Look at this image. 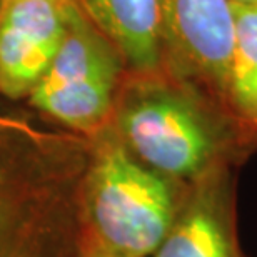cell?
I'll list each match as a JSON object with an SVG mask.
<instances>
[{
  "mask_svg": "<svg viewBox=\"0 0 257 257\" xmlns=\"http://www.w3.org/2000/svg\"><path fill=\"white\" fill-rule=\"evenodd\" d=\"M112 120L134 157L171 177H202L212 171L235 128L244 127L227 107L166 69L132 74Z\"/></svg>",
  "mask_w": 257,
  "mask_h": 257,
  "instance_id": "1",
  "label": "cell"
},
{
  "mask_svg": "<svg viewBox=\"0 0 257 257\" xmlns=\"http://www.w3.org/2000/svg\"><path fill=\"white\" fill-rule=\"evenodd\" d=\"M125 69L115 45L77 7L59 52L30 92V102L67 127L100 132L114 119Z\"/></svg>",
  "mask_w": 257,
  "mask_h": 257,
  "instance_id": "2",
  "label": "cell"
},
{
  "mask_svg": "<svg viewBox=\"0 0 257 257\" xmlns=\"http://www.w3.org/2000/svg\"><path fill=\"white\" fill-rule=\"evenodd\" d=\"M94 224L112 254H154L176 220L166 179L136 159L119 141H105L90 186Z\"/></svg>",
  "mask_w": 257,
  "mask_h": 257,
  "instance_id": "3",
  "label": "cell"
},
{
  "mask_svg": "<svg viewBox=\"0 0 257 257\" xmlns=\"http://www.w3.org/2000/svg\"><path fill=\"white\" fill-rule=\"evenodd\" d=\"M164 69L227 107L232 0H159ZM230 112V110H229Z\"/></svg>",
  "mask_w": 257,
  "mask_h": 257,
  "instance_id": "4",
  "label": "cell"
},
{
  "mask_svg": "<svg viewBox=\"0 0 257 257\" xmlns=\"http://www.w3.org/2000/svg\"><path fill=\"white\" fill-rule=\"evenodd\" d=\"M77 0L0 2V94L30 95L62 45Z\"/></svg>",
  "mask_w": 257,
  "mask_h": 257,
  "instance_id": "5",
  "label": "cell"
},
{
  "mask_svg": "<svg viewBox=\"0 0 257 257\" xmlns=\"http://www.w3.org/2000/svg\"><path fill=\"white\" fill-rule=\"evenodd\" d=\"M92 24L115 45L131 74L164 69L159 0H77Z\"/></svg>",
  "mask_w": 257,
  "mask_h": 257,
  "instance_id": "6",
  "label": "cell"
},
{
  "mask_svg": "<svg viewBox=\"0 0 257 257\" xmlns=\"http://www.w3.org/2000/svg\"><path fill=\"white\" fill-rule=\"evenodd\" d=\"M215 174V167L204 174L197 195L174 220L156 257H239L224 186Z\"/></svg>",
  "mask_w": 257,
  "mask_h": 257,
  "instance_id": "7",
  "label": "cell"
},
{
  "mask_svg": "<svg viewBox=\"0 0 257 257\" xmlns=\"http://www.w3.org/2000/svg\"><path fill=\"white\" fill-rule=\"evenodd\" d=\"M225 99L230 114L245 128L257 132V4H234V44Z\"/></svg>",
  "mask_w": 257,
  "mask_h": 257,
  "instance_id": "8",
  "label": "cell"
},
{
  "mask_svg": "<svg viewBox=\"0 0 257 257\" xmlns=\"http://www.w3.org/2000/svg\"><path fill=\"white\" fill-rule=\"evenodd\" d=\"M234 4H257V0H232Z\"/></svg>",
  "mask_w": 257,
  "mask_h": 257,
  "instance_id": "9",
  "label": "cell"
},
{
  "mask_svg": "<svg viewBox=\"0 0 257 257\" xmlns=\"http://www.w3.org/2000/svg\"><path fill=\"white\" fill-rule=\"evenodd\" d=\"M107 257H124V255H117V254H112V255H107Z\"/></svg>",
  "mask_w": 257,
  "mask_h": 257,
  "instance_id": "10",
  "label": "cell"
},
{
  "mask_svg": "<svg viewBox=\"0 0 257 257\" xmlns=\"http://www.w3.org/2000/svg\"><path fill=\"white\" fill-rule=\"evenodd\" d=\"M0 2H5V0H0Z\"/></svg>",
  "mask_w": 257,
  "mask_h": 257,
  "instance_id": "11",
  "label": "cell"
},
{
  "mask_svg": "<svg viewBox=\"0 0 257 257\" xmlns=\"http://www.w3.org/2000/svg\"><path fill=\"white\" fill-rule=\"evenodd\" d=\"M255 131H257V127H255Z\"/></svg>",
  "mask_w": 257,
  "mask_h": 257,
  "instance_id": "12",
  "label": "cell"
}]
</instances>
